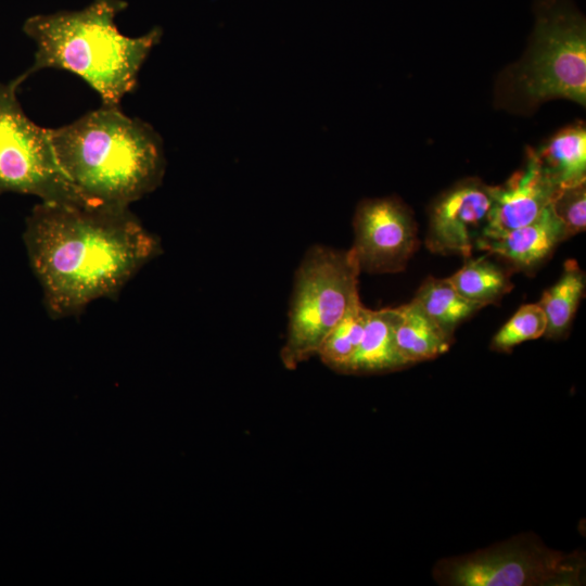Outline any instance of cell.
I'll list each match as a JSON object with an SVG mask.
<instances>
[{
  "label": "cell",
  "mask_w": 586,
  "mask_h": 586,
  "mask_svg": "<svg viewBox=\"0 0 586 586\" xmlns=\"http://www.w3.org/2000/svg\"><path fill=\"white\" fill-rule=\"evenodd\" d=\"M23 241L55 319L116 297L162 252L160 240L122 206L40 201L26 217Z\"/></svg>",
  "instance_id": "cell-1"
},
{
  "label": "cell",
  "mask_w": 586,
  "mask_h": 586,
  "mask_svg": "<svg viewBox=\"0 0 586 586\" xmlns=\"http://www.w3.org/2000/svg\"><path fill=\"white\" fill-rule=\"evenodd\" d=\"M50 137L63 173L86 204L129 207L164 178L160 133L119 107L101 105L50 128Z\"/></svg>",
  "instance_id": "cell-2"
},
{
  "label": "cell",
  "mask_w": 586,
  "mask_h": 586,
  "mask_svg": "<svg viewBox=\"0 0 586 586\" xmlns=\"http://www.w3.org/2000/svg\"><path fill=\"white\" fill-rule=\"evenodd\" d=\"M126 8L124 0H93L79 11L28 17L23 31L36 44L34 62L11 82L18 88L41 69H64L87 82L102 105L119 107L163 34L154 27L139 37L123 35L115 17Z\"/></svg>",
  "instance_id": "cell-3"
},
{
  "label": "cell",
  "mask_w": 586,
  "mask_h": 586,
  "mask_svg": "<svg viewBox=\"0 0 586 586\" xmlns=\"http://www.w3.org/2000/svg\"><path fill=\"white\" fill-rule=\"evenodd\" d=\"M523 56L498 77V107L528 113L552 99L586 103V21L570 0H534Z\"/></svg>",
  "instance_id": "cell-4"
},
{
  "label": "cell",
  "mask_w": 586,
  "mask_h": 586,
  "mask_svg": "<svg viewBox=\"0 0 586 586\" xmlns=\"http://www.w3.org/2000/svg\"><path fill=\"white\" fill-rule=\"evenodd\" d=\"M360 272L351 249L315 245L305 253L294 276L286 341L281 351L285 367L293 369L317 354L329 332L359 298Z\"/></svg>",
  "instance_id": "cell-5"
},
{
  "label": "cell",
  "mask_w": 586,
  "mask_h": 586,
  "mask_svg": "<svg viewBox=\"0 0 586 586\" xmlns=\"http://www.w3.org/2000/svg\"><path fill=\"white\" fill-rule=\"evenodd\" d=\"M433 577L445 586H576L584 584L585 560L582 553L551 549L525 533L441 559Z\"/></svg>",
  "instance_id": "cell-6"
},
{
  "label": "cell",
  "mask_w": 586,
  "mask_h": 586,
  "mask_svg": "<svg viewBox=\"0 0 586 586\" xmlns=\"http://www.w3.org/2000/svg\"><path fill=\"white\" fill-rule=\"evenodd\" d=\"M4 193L89 205L63 173L50 128L37 125L26 115L11 81H0V195Z\"/></svg>",
  "instance_id": "cell-7"
},
{
  "label": "cell",
  "mask_w": 586,
  "mask_h": 586,
  "mask_svg": "<svg viewBox=\"0 0 586 586\" xmlns=\"http://www.w3.org/2000/svg\"><path fill=\"white\" fill-rule=\"evenodd\" d=\"M352 251L360 271L393 273L405 269L417 249V227L409 209L397 199L361 201L354 216Z\"/></svg>",
  "instance_id": "cell-8"
},
{
  "label": "cell",
  "mask_w": 586,
  "mask_h": 586,
  "mask_svg": "<svg viewBox=\"0 0 586 586\" xmlns=\"http://www.w3.org/2000/svg\"><path fill=\"white\" fill-rule=\"evenodd\" d=\"M492 209V186L475 178L456 183L431 206L428 249L469 257L489 232Z\"/></svg>",
  "instance_id": "cell-9"
},
{
  "label": "cell",
  "mask_w": 586,
  "mask_h": 586,
  "mask_svg": "<svg viewBox=\"0 0 586 586\" xmlns=\"http://www.w3.org/2000/svg\"><path fill=\"white\" fill-rule=\"evenodd\" d=\"M560 188L540 170L527 151L524 166L500 186H492L489 232L502 234L535 220L552 202ZM484 238V239H485Z\"/></svg>",
  "instance_id": "cell-10"
},
{
  "label": "cell",
  "mask_w": 586,
  "mask_h": 586,
  "mask_svg": "<svg viewBox=\"0 0 586 586\" xmlns=\"http://www.w3.org/2000/svg\"><path fill=\"white\" fill-rule=\"evenodd\" d=\"M568 238L564 225L549 205L530 224L483 239L476 250L500 257L514 269L530 272Z\"/></svg>",
  "instance_id": "cell-11"
},
{
  "label": "cell",
  "mask_w": 586,
  "mask_h": 586,
  "mask_svg": "<svg viewBox=\"0 0 586 586\" xmlns=\"http://www.w3.org/2000/svg\"><path fill=\"white\" fill-rule=\"evenodd\" d=\"M528 152L558 188L586 181V128L583 123L561 129Z\"/></svg>",
  "instance_id": "cell-12"
},
{
  "label": "cell",
  "mask_w": 586,
  "mask_h": 586,
  "mask_svg": "<svg viewBox=\"0 0 586 586\" xmlns=\"http://www.w3.org/2000/svg\"><path fill=\"white\" fill-rule=\"evenodd\" d=\"M395 318L394 308L369 309L361 341L344 372H381L409 365L396 344Z\"/></svg>",
  "instance_id": "cell-13"
},
{
  "label": "cell",
  "mask_w": 586,
  "mask_h": 586,
  "mask_svg": "<svg viewBox=\"0 0 586 586\" xmlns=\"http://www.w3.org/2000/svg\"><path fill=\"white\" fill-rule=\"evenodd\" d=\"M394 310L396 344L409 365L433 359L449 348L451 337L424 313L415 300Z\"/></svg>",
  "instance_id": "cell-14"
},
{
  "label": "cell",
  "mask_w": 586,
  "mask_h": 586,
  "mask_svg": "<svg viewBox=\"0 0 586 586\" xmlns=\"http://www.w3.org/2000/svg\"><path fill=\"white\" fill-rule=\"evenodd\" d=\"M585 291V275L575 260H568L559 280L537 303L547 320L545 336L557 339L569 330Z\"/></svg>",
  "instance_id": "cell-15"
},
{
  "label": "cell",
  "mask_w": 586,
  "mask_h": 586,
  "mask_svg": "<svg viewBox=\"0 0 586 586\" xmlns=\"http://www.w3.org/2000/svg\"><path fill=\"white\" fill-rule=\"evenodd\" d=\"M448 279L461 296L482 307L496 303L513 288L509 271L486 255L467 257L463 266Z\"/></svg>",
  "instance_id": "cell-16"
},
{
  "label": "cell",
  "mask_w": 586,
  "mask_h": 586,
  "mask_svg": "<svg viewBox=\"0 0 586 586\" xmlns=\"http://www.w3.org/2000/svg\"><path fill=\"white\" fill-rule=\"evenodd\" d=\"M413 300L450 337L462 321L483 308L461 296L448 278L429 277L420 285Z\"/></svg>",
  "instance_id": "cell-17"
},
{
  "label": "cell",
  "mask_w": 586,
  "mask_h": 586,
  "mask_svg": "<svg viewBox=\"0 0 586 586\" xmlns=\"http://www.w3.org/2000/svg\"><path fill=\"white\" fill-rule=\"evenodd\" d=\"M368 311L358 298L329 332L317 352L327 366L345 371L361 341Z\"/></svg>",
  "instance_id": "cell-18"
},
{
  "label": "cell",
  "mask_w": 586,
  "mask_h": 586,
  "mask_svg": "<svg viewBox=\"0 0 586 586\" xmlns=\"http://www.w3.org/2000/svg\"><path fill=\"white\" fill-rule=\"evenodd\" d=\"M546 328L547 320L542 307L537 303L523 305L494 335L492 348L510 351L520 343L543 336Z\"/></svg>",
  "instance_id": "cell-19"
},
{
  "label": "cell",
  "mask_w": 586,
  "mask_h": 586,
  "mask_svg": "<svg viewBox=\"0 0 586 586\" xmlns=\"http://www.w3.org/2000/svg\"><path fill=\"white\" fill-rule=\"evenodd\" d=\"M550 206L564 225L569 238L584 231L586 226L585 181L560 188Z\"/></svg>",
  "instance_id": "cell-20"
}]
</instances>
